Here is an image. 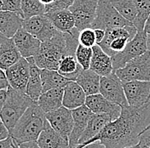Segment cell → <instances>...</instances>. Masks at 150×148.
I'll use <instances>...</instances> for the list:
<instances>
[{
  "instance_id": "21",
  "label": "cell",
  "mask_w": 150,
  "mask_h": 148,
  "mask_svg": "<svg viewBox=\"0 0 150 148\" xmlns=\"http://www.w3.org/2000/svg\"><path fill=\"white\" fill-rule=\"evenodd\" d=\"M112 121L111 118L108 114L104 113H93L91 117L86 129L83 132L79 140V145H83L89 140L97 135L105 126ZM78 145V146H79ZM77 146V147H78Z\"/></svg>"
},
{
  "instance_id": "10",
  "label": "cell",
  "mask_w": 150,
  "mask_h": 148,
  "mask_svg": "<svg viewBox=\"0 0 150 148\" xmlns=\"http://www.w3.org/2000/svg\"><path fill=\"white\" fill-rule=\"evenodd\" d=\"M22 28L41 42L52 38L59 32L45 14L23 19Z\"/></svg>"
},
{
  "instance_id": "3",
  "label": "cell",
  "mask_w": 150,
  "mask_h": 148,
  "mask_svg": "<svg viewBox=\"0 0 150 148\" xmlns=\"http://www.w3.org/2000/svg\"><path fill=\"white\" fill-rule=\"evenodd\" d=\"M46 122L45 113L37 101L32 104L21 117L15 127L9 132V136L18 144L28 141H37Z\"/></svg>"
},
{
  "instance_id": "52",
  "label": "cell",
  "mask_w": 150,
  "mask_h": 148,
  "mask_svg": "<svg viewBox=\"0 0 150 148\" xmlns=\"http://www.w3.org/2000/svg\"><path fill=\"white\" fill-rule=\"evenodd\" d=\"M149 129H150V124H149V127H148V128H147L146 130H149Z\"/></svg>"
},
{
  "instance_id": "51",
  "label": "cell",
  "mask_w": 150,
  "mask_h": 148,
  "mask_svg": "<svg viewBox=\"0 0 150 148\" xmlns=\"http://www.w3.org/2000/svg\"><path fill=\"white\" fill-rule=\"evenodd\" d=\"M2 5H3V0H0V10H2Z\"/></svg>"
},
{
  "instance_id": "35",
  "label": "cell",
  "mask_w": 150,
  "mask_h": 148,
  "mask_svg": "<svg viewBox=\"0 0 150 148\" xmlns=\"http://www.w3.org/2000/svg\"><path fill=\"white\" fill-rule=\"evenodd\" d=\"M2 10H7L15 12L22 16V9H21V0H3Z\"/></svg>"
},
{
  "instance_id": "36",
  "label": "cell",
  "mask_w": 150,
  "mask_h": 148,
  "mask_svg": "<svg viewBox=\"0 0 150 148\" xmlns=\"http://www.w3.org/2000/svg\"><path fill=\"white\" fill-rule=\"evenodd\" d=\"M75 0H55L54 3L45 6L46 12L55 9H69V7L74 4Z\"/></svg>"
},
{
  "instance_id": "19",
  "label": "cell",
  "mask_w": 150,
  "mask_h": 148,
  "mask_svg": "<svg viewBox=\"0 0 150 148\" xmlns=\"http://www.w3.org/2000/svg\"><path fill=\"white\" fill-rule=\"evenodd\" d=\"M93 55L91 62V69L101 77L112 74L113 72L112 57L108 55L98 44L92 47Z\"/></svg>"
},
{
  "instance_id": "12",
  "label": "cell",
  "mask_w": 150,
  "mask_h": 148,
  "mask_svg": "<svg viewBox=\"0 0 150 148\" xmlns=\"http://www.w3.org/2000/svg\"><path fill=\"white\" fill-rule=\"evenodd\" d=\"M123 88L129 106L138 107L150 101V80L125 82Z\"/></svg>"
},
{
  "instance_id": "41",
  "label": "cell",
  "mask_w": 150,
  "mask_h": 148,
  "mask_svg": "<svg viewBox=\"0 0 150 148\" xmlns=\"http://www.w3.org/2000/svg\"><path fill=\"white\" fill-rule=\"evenodd\" d=\"M8 90H0V112L2 111L4 105L5 103L6 98H7Z\"/></svg>"
},
{
  "instance_id": "18",
  "label": "cell",
  "mask_w": 150,
  "mask_h": 148,
  "mask_svg": "<svg viewBox=\"0 0 150 148\" xmlns=\"http://www.w3.org/2000/svg\"><path fill=\"white\" fill-rule=\"evenodd\" d=\"M37 142L40 148H70L69 140L58 134L50 126L47 119Z\"/></svg>"
},
{
  "instance_id": "44",
  "label": "cell",
  "mask_w": 150,
  "mask_h": 148,
  "mask_svg": "<svg viewBox=\"0 0 150 148\" xmlns=\"http://www.w3.org/2000/svg\"><path fill=\"white\" fill-rule=\"evenodd\" d=\"M12 146V138L9 136L6 139L0 140V148H11Z\"/></svg>"
},
{
  "instance_id": "26",
  "label": "cell",
  "mask_w": 150,
  "mask_h": 148,
  "mask_svg": "<svg viewBox=\"0 0 150 148\" xmlns=\"http://www.w3.org/2000/svg\"><path fill=\"white\" fill-rule=\"evenodd\" d=\"M21 57L13 38L7 37L0 45V68L3 70L6 71Z\"/></svg>"
},
{
  "instance_id": "27",
  "label": "cell",
  "mask_w": 150,
  "mask_h": 148,
  "mask_svg": "<svg viewBox=\"0 0 150 148\" xmlns=\"http://www.w3.org/2000/svg\"><path fill=\"white\" fill-rule=\"evenodd\" d=\"M100 79L101 76L90 68L82 70L78 76L76 82L81 86L86 95H91L100 93Z\"/></svg>"
},
{
  "instance_id": "29",
  "label": "cell",
  "mask_w": 150,
  "mask_h": 148,
  "mask_svg": "<svg viewBox=\"0 0 150 148\" xmlns=\"http://www.w3.org/2000/svg\"><path fill=\"white\" fill-rule=\"evenodd\" d=\"M82 70L84 69L79 64L76 56L67 55L61 60L57 71L70 81H76Z\"/></svg>"
},
{
  "instance_id": "23",
  "label": "cell",
  "mask_w": 150,
  "mask_h": 148,
  "mask_svg": "<svg viewBox=\"0 0 150 148\" xmlns=\"http://www.w3.org/2000/svg\"><path fill=\"white\" fill-rule=\"evenodd\" d=\"M29 62L30 66V75L28 79L26 93L29 95V97L33 100L34 101H37L43 93V85L41 80V68H39L34 61L33 56L27 58Z\"/></svg>"
},
{
  "instance_id": "49",
  "label": "cell",
  "mask_w": 150,
  "mask_h": 148,
  "mask_svg": "<svg viewBox=\"0 0 150 148\" xmlns=\"http://www.w3.org/2000/svg\"><path fill=\"white\" fill-rule=\"evenodd\" d=\"M147 45H148V49L150 51V34H148L147 36Z\"/></svg>"
},
{
  "instance_id": "28",
  "label": "cell",
  "mask_w": 150,
  "mask_h": 148,
  "mask_svg": "<svg viewBox=\"0 0 150 148\" xmlns=\"http://www.w3.org/2000/svg\"><path fill=\"white\" fill-rule=\"evenodd\" d=\"M43 92L55 88H64L70 81L56 70L41 69Z\"/></svg>"
},
{
  "instance_id": "13",
  "label": "cell",
  "mask_w": 150,
  "mask_h": 148,
  "mask_svg": "<svg viewBox=\"0 0 150 148\" xmlns=\"http://www.w3.org/2000/svg\"><path fill=\"white\" fill-rule=\"evenodd\" d=\"M45 118L50 126L58 134L69 140L70 134L74 127L72 110L62 106L56 110L45 113Z\"/></svg>"
},
{
  "instance_id": "34",
  "label": "cell",
  "mask_w": 150,
  "mask_h": 148,
  "mask_svg": "<svg viewBox=\"0 0 150 148\" xmlns=\"http://www.w3.org/2000/svg\"><path fill=\"white\" fill-rule=\"evenodd\" d=\"M79 42L80 44L86 47L92 48L94 45H96V39L95 31L93 28H84L82 31H80L79 36Z\"/></svg>"
},
{
  "instance_id": "17",
  "label": "cell",
  "mask_w": 150,
  "mask_h": 148,
  "mask_svg": "<svg viewBox=\"0 0 150 148\" xmlns=\"http://www.w3.org/2000/svg\"><path fill=\"white\" fill-rule=\"evenodd\" d=\"M12 38L21 56L26 59L34 56L39 50L41 41L22 27L19 29Z\"/></svg>"
},
{
  "instance_id": "33",
  "label": "cell",
  "mask_w": 150,
  "mask_h": 148,
  "mask_svg": "<svg viewBox=\"0 0 150 148\" xmlns=\"http://www.w3.org/2000/svg\"><path fill=\"white\" fill-rule=\"evenodd\" d=\"M93 55V49L91 47H86L79 44L75 51V56L79 64L82 66L84 70L90 69L91 58Z\"/></svg>"
},
{
  "instance_id": "8",
  "label": "cell",
  "mask_w": 150,
  "mask_h": 148,
  "mask_svg": "<svg viewBox=\"0 0 150 148\" xmlns=\"http://www.w3.org/2000/svg\"><path fill=\"white\" fill-rule=\"evenodd\" d=\"M147 36L148 33L144 30L137 31L136 36L127 44L125 48L112 56V66L114 71L125 66L132 59L143 55L149 50Z\"/></svg>"
},
{
  "instance_id": "48",
  "label": "cell",
  "mask_w": 150,
  "mask_h": 148,
  "mask_svg": "<svg viewBox=\"0 0 150 148\" xmlns=\"http://www.w3.org/2000/svg\"><path fill=\"white\" fill-rule=\"evenodd\" d=\"M6 38H7V37H5L3 33H1V32H0V45L3 44V42H4Z\"/></svg>"
},
{
  "instance_id": "6",
  "label": "cell",
  "mask_w": 150,
  "mask_h": 148,
  "mask_svg": "<svg viewBox=\"0 0 150 148\" xmlns=\"http://www.w3.org/2000/svg\"><path fill=\"white\" fill-rule=\"evenodd\" d=\"M116 75L123 83L129 81H149L150 51L130 61L125 66L115 71Z\"/></svg>"
},
{
  "instance_id": "47",
  "label": "cell",
  "mask_w": 150,
  "mask_h": 148,
  "mask_svg": "<svg viewBox=\"0 0 150 148\" xmlns=\"http://www.w3.org/2000/svg\"><path fill=\"white\" fill-rule=\"evenodd\" d=\"M11 148H20L19 147V144L14 139H12V146H11Z\"/></svg>"
},
{
  "instance_id": "37",
  "label": "cell",
  "mask_w": 150,
  "mask_h": 148,
  "mask_svg": "<svg viewBox=\"0 0 150 148\" xmlns=\"http://www.w3.org/2000/svg\"><path fill=\"white\" fill-rule=\"evenodd\" d=\"M141 148H150V129L144 130L139 137Z\"/></svg>"
},
{
  "instance_id": "2",
  "label": "cell",
  "mask_w": 150,
  "mask_h": 148,
  "mask_svg": "<svg viewBox=\"0 0 150 148\" xmlns=\"http://www.w3.org/2000/svg\"><path fill=\"white\" fill-rule=\"evenodd\" d=\"M78 44L66 38L65 32H58L52 38L41 42L39 50L33 56L41 69L58 70L61 60L67 55L75 56Z\"/></svg>"
},
{
  "instance_id": "43",
  "label": "cell",
  "mask_w": 150,
  "mask_h": 148,
  "mask_svg": "<svg viewBox=\"0 0 150 148\" xmlns=\"http://www.w3.org/2000/svg\"><path fill=\"white\" fill-rule=\"evenodd\" d=\"M79 148H106V147L100 140H96V141H93L88 145H85L84 147H81Z\"/></svg>"
},
{
  "instance_id": "46",
  "label": "cell",
  "mask_w": 150,
  "mask_h": 148,
  "mask_svg": "<svg viewBox=\"0 0 150 148\" xmlns=\"http://www.w3.org/2000/svg\"><path fill=\"white\" fill-rule=\"evenodd\" d=\"M54 1H55V0H40V2H41L43 4H45V6L49 5V4H51L52 3H54Z\"/></svg>"
},
{
  "instance_id": "16",
  "label": "cell",
  "mask_w": 150,
  "mask_h": 148,
  "mask_svg": "<svg viewBox=\"0 0 150 148\" xmlns=\"http://www.w3.org/2000/svg\"><path fill=\"white\" fill-rule=\"evenodd\" d=\"M72 114L74 118V127L69 136V147L70 148H75L79 145V138L86 129L88 122L93 112L84 104L72 110Z\"/></svg>"
},
{
  "instance_id": "32",
  "label": "cell",
  "mask_w": 150,
  "mask_h": 148,
  "mask_svg": "<svg viewBox=\"0 0 150 148\" xmlns=\"http://www.w3.org/2000/svg\"><path fill=\"white\" fill-rule=\"evenodd\" d=\"M21 9L23 19L45 15L46 13L45 5L40 0H21Z\"/></svg>"
},
{
  "instance_id": "40",
  "label": "cell",
  "mask_w": 150,
  "mask_h": 148,
  "mask_svg": "<svg viewBox=\"0 0 150 148\" xmlns=\"http://www.w3.org/2000/svg\"><path fill=\"white\" fill-rule=\"evenodd\" d=\"M94 31H95V35H96V44H99L105 37L106 30L98 28V29H94Z\"/></svg>"
},
{
  "instance_id": "11",
  "label": "cell",
  "mask_w": 150,
  "mask_h": 148,
  "mask_svg": "<svg viewBox=\"0 0 150 148\" xmlns=\"http://www.w3.org/2000/svg\"><path fill=\"white\" fill-rule=\"evenodd\" d=\"M100 94H102L107 100L121 106H128L123 88V82L116 75L115 72L108 76L101 77Z\"/></svg>"
},
{
  "instance_id": "4",
  "label": "cell",
  "mask_w": 150,
  "mask_h": 148,
  "mask_svg": "<svg viewBox=\"0 0 150 148\" xmlns=\"http://www.w3.org/2000/svg\"><path fill=\"white\" fill-rule=\"evenodd\" d=\"M25 91L16 90L9 86L0 117L10 132L28 107L34 103Z\"/></svg>"
},
{
  "instance_id": "45",
  "label": "cell",
  "mask_w": 150,
  "mask_h": 148,
  "mask_svg": "<svg viewBox=\"0 0 150 148\" xmlns=\"http://www.w3.org/2000/svg\"><path fill=\"white\" fill-rule=\"evenodd\" d=\"M144 31L148 34H150V15L149 18L147 19V20H146V23H145V26H144Z\"/></svg>"
},
{
  "instance_id": "1",
  "label": "cell",
  "mask_w": 150,
  "mask_h": 148,
  "mask_svg": "<svg viewBox=\"0 0 150 148\" xmlns=\"http://www.w3.org/2000/svg\"><path fill=\"white\" fill-rule=\"evenodd\" d=\"M150 124V101L138 107L122 106L120 116L108 123L97 135L79 148L96 140H100L106 148H123L139 143L141 134Z\"/></svg>"
},
{
  "instance_id": "24",
  "label": "cell",
  "mask_w": 150,
  "mask_h": 148,
  "mask_svg": "<svg viewBox=\"0 0 150 148\" xmlns=\"http://www.w3.org/2000/svg\"><path fill=\"white\" fill-rule=\"evenodd\" d=\"M64 88H55L43 92L37 101L38 105L45 113L62 106Z\"/></svg>"
},
{
  "instance_id": "9",
  "label": "cell",
  "mask_w": 150,
  "mask_h": 148,
  "mask_svg": "<svg viewBox=\"0 0 150 148\" xmlns=\"http://www.w3.org/2000/svg\"><path fill=\"white\" fill-rule=\"evenodd\" d=\"M98 0H75L69 7L75 20V27L79 32L84 28L91 27L96 16Z\"/></svg>"
},
{
  "instance_id": "20",
  "label": "cell",
  "mask_w": 150,
  "mask_h": 148,
  "mask_svg": "<svg viewBox=\"0 0 150 148\" xmlns=\"http://www.w3.org/2000/svg\"><path fill=\"white\" fill-rule=\"evenodd\" d=\"M86 94L76 81H69L64 87L62 106L70 110L76 109L85 104Z\"/></svg>"
},
{
  "instance_id": "25",
  "label": "cell",
  "mask_w": 150,
  "mask_h": 148,
  "mask_svg": "<svg viewBox=\"0 0 150 148\" xmlns=\"http://www.w3.org/2000/svg\"><path fill=\"white\" fill-rule=\"evenodd\" d=\"M23 18L15 12L0 10V32L12 38L20 28L22 27Z\"/></svg>"
},
{
  "instance_id": "38",
  "label": "cell",
  "mask_w": 150,
  "mask_h": 148,
  "mask_svg": "<svg viewBox=\"0 0 150 148\" xmlns=\"http://www.w3.org/2000/svg\"><path fill=\"white\" fill-rule=\"evenodd\" d=\"M9 87L7 75L4 70L0 68V90H8Z\"/></svg>"
},
{
  "instance_id": "50",
  "label": "cell",
  "mask_w": 150,
  "mask_h": 148,
  "mask_svg": "<svg viewBox=\"0 0 150 148\" xmlns=\"http://www.w3.org/2000/svg\"><path fill=\"white\" fill-rule=\"evenodd\" d=\"M123 148H141V147H140V145H139V143H138V144H137V145H134V146H131V147H123Z\"/></svg>"
},
{
  "instance_id": "7",
  "label": "cell",
  "mask_w": 150,
  "mask_h": 148,
  "mask_svg": "<svg viewBox=\"0 0 150 148\" xmlns=\"http://www.w3.org/2000/svg\"><path fill=\"white\" fill-rule=\"evenodd\" d=\"M133 23L124 18L108 0H98L96 8V16L91 25L93 29H103L120 27Z\"/></svg>"
},
{
  "instance_id": "42",
  "label": "cell",
  "mask_w": 150,
  "mask_h": 148,
  "mask_svg": "<svg viewBox=\"0 0 150 148\" xmlns=\"http://www.w3.org/2000/svg\"><path fill=\"white\" fill-rule=\"evenodd\" d=\"M20 148H40L37 141H28L19 144Z\"/></svg>"
},
{
  "instance_id": "14",
  "label": "cell",
  "mask_w": 150,
  "mask_h": 148,
  "mask_svg": "<svg viewBox=\"0 0 150 148\" xmlns=\"http://www.w3.org/2000/svg\"><path fill=\"white\" fill-rule=\"evenodd\" d=\"M5 73L10 87L26 92L30 75L29 62L26 58L21 57L16 64L9 67Z\"/></svg>"
},
{
  "instance_id": "39",
  "label": "cell",
  "mask_w": 150,
  "mask_h": 148,
  "mask_svg": "<svg viewBox=\"0 0 150 148\" xmlns=\"http://www.w3.org/2000/svg\"><path fill=\"white\" fill-rule=\"evenodd\" d=\"M9 136V131L7 129L6 125L4 124V121L2 120L0 117V140H1L6 139L7 137Z\"/></svg>"
},
{
  "instance_id": "5",
  "label": "cell",
  "mask_w": 150,
  "mask_h": 148,
  "mask_svg": "<svg viewBox=\"0 0 150 148\" xmlns=\"http://www.w3.org/2000/svg\"><path fill=\"white\" fill-rule=\"evenodd\" d=\"M137 33V29L134 25L108 28L106 30L103 40L98 45L112 57L122 51Z\"/></svg>"
},
{
  "instance_id": "22",
  "label": "cell",
  "mask_w": 150,
  "mask_h": 148,
  "mask_svg": "<svg viewBox=\"0 0 150 148\" xmlns=\"http://www.w3.org/2000/svg\"><path fill=\"white\" fill-rule=\"evenodd\" d=\"M54 27L62 32H70L75 27V20L68 9H55L45 13Z\"/></svg>"
},
{
  "instance_id": "30",
  "label": "cell",
  "mask_w": 150,
  "mask_h": 148,
  "mask_svg": "<svg viewBox=\"0 0 150 148\" xmlns=\"http://www.w3.org/2000/svg\"><path fill=\"white\" fill-rule=\"evenodd\" d=\"M124 18L133 22L137 16V9L133 0H108Z\"/></svg>"
},
{
  "instance_id": "31",
  "label": "cell",
  "mask_w": 150,
  "mask_h": 148,
  "mask_svg": "<svg viewBox=\"0 0 150 148\" xmlns=\"http://www.w3.org/2000/svg\"><path fill=\"white\" fill-rule=\"evenodd\" d=\"M137 9V16L133 25L137 27V31L144 30V26L147 19L150 15V0H133Z\"/></svg>"
},
{
  "instance_id": "15",
  "label": "cell",
  "mask_w": 150,
  "mask_h": 148,
  "mask_svg": "<svg viewBox=\"0 0 150 148\" xmlns=\"http://www.w3.org/2000/svg\"><path fill=\"white\" fill-rule=\"evenodd\" d=\"M85 105L93 113H104L109 115L112 121L117 119L121 113V106L107 100L100 93L87 95Z\"/></svg>"
}]
</instances>
